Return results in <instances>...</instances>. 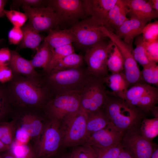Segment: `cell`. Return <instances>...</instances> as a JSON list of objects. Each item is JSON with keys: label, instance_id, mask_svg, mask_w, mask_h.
I'll use <instances>...</instances> for the list:
<instances>
[{"label": "cell", "instance_id": "9c48e42d", "mask_svg": "<svg viewBox=\"0 0 158 158\" xmlns=\"http://www.w3.org/2000/svg\"><path fill=\"white\" fill-rule=\"evenodd\" d=\"M101 26L90 18L78 21L69 29L75 37L76 45L87 50L109 39L100 30Z\"/></svg>", "mask_w": 158, "mask_h": 158}, {"label": "cell", "instance_id": "2e32d148", "mask_svg": "<svg viewBox=\"0 0 158 158\" xmlns=\"http://www.w3.org/2000/svg\"><path fill=\"white\" fill-rule=\"evenodd\" d=\"M118 0H84L83 2L86 15L101 25L104 26L110 10Z\"/></svg>", "mask_w": 158, "mask_h": 158}, {"label": "cell", "instance_id": "d6986e66", "mask_svg": "<svg viewBox=\"0 0 158 158\" xmlns=\"http://www.w3.org/2000/svg\"><path fill=\"white\" fill-rule=\"evenodd\" d=\"M158 100V90L144 89L138 92L133 99L128 102L146 114L151 112L156 107Z\"/></svg>", "mask_w": 158, "mask_h": 158}, {"label": "cell", "instance_id": "30bf717a", "mask_svg": "<svg viewBox=\"0 0 158 158\" xmlns=\"http://www.w3.org/2000/svg\"><path fill=\"white\" fill-rule=\"evenodd\" d=\"M100 29L117 46L120 51L123 61L124 73L130 85H133L142 81L141 71L133 55V47L127 44L104 26H101Z\"/></svg>", "mask_w": 158, "mask_h": 158}, {"label": "cell", "instance_id": "ba28073f", "mask_svg": "<svg viewBox=\"0 0 158 158\" xmlns=\"http://www.w3.org/2000/svg\"><path fill=\"white\" fill-rule=\"evenodd\" d=\"M108 39L87 49L83 57L88 70L94 75L104 77L109 75L107 61L115 44Z\"/></svg>", "mask_w": 158, "mask_h": 158}, {"label": "cell", "instance_id": "4dcf8cb0", "mask_svg": "<svg viewBox=\"0 0 158 158\" xmlns=\"http://www.w3.org/2000/svg\"><path fill=\"white\" fill-rule=\"evenodd\" d=\"M141 71L142 80L149 84L158 86V66L157 63L150 61L148 64L142 66Z\"/></svg>", "mask_w": 158, "mask_h": 158}, {"label": "cell", "instance_id": "d4e9b609", "mask_svg": "<svg viewBox=\"0 0 158 158\" xmlns=\"http://www.w3.org/2000/svg\"><path fill=\"white\" fill-rule=\"evenodd\" d=\"M21 28L23 33V37L20 42V47L37 50L41 42L44 41V37L41 36L29 23Z\"/></svg>", "mask_w": 158, "mask_h": 158}, {"label": "cell", "instance_id": "bcb514c9", "mask_svg": "<svg viewBox=\"0 0 158 158\" xmlns=\"http://www.w3.org/2000/svg\"><path fill=\"white\" fill-rule=\"evenodd\" d=\"M116 158H133V157L128 152L123 149Z\"/></svg>", "mask_w": 158, "mask_h": 158}, {"label": "cell", "instance_id": "e575fe53", "mask_svg": "<svg viewBox=\"0 0 158 158\" xmlns=\"http://www.w3.org/2000/svg\"><path fill=\"white\" fill-rule=\"evenodd\" d=\"M135 44L136 47L133 50V53L135 60L142 66L148 64L150 61L146 54L142 36L139 35L136 37Z\"/></svg>", "mask_w": 158, "mask_h": 158}, {"label": "cell", "instance_id": "cb8c5ba5", "mask_svg": "<svg viewBox=\"0 0 158 158\" xmlns=\"http://www.w3.org/2000/svg\"><path fill=\"white\" fill-rule=\"evenodd\" d=\"M110 122L102 109L88 114L86 140L92 134L104 128Z\"/></svg>", "mask_w": 158, "mask_h": 158}, {"label": "cell", "instance_id": "ee69618b", "mask_svg": "<svg viewBox=\"0 0 158 158\" xmlns=\"http://www.w3.org/2000/svg\"><path fill=\"white\" fill-rule=\"evenodd\" d=\"M31 138L27 133L16 127L13 143L20 145L27 144Z\"/></svg>", "mask_w": 158, "mask_h": 158}, {"label": "cell", "instance_id": "1f68e13d", "mask_svg": "<svg viewBox=\"0 0 158 158\" xmlns=\"http://www.w3.org/2000/svg\"><path fill=\"white\" fill-rule=\"evenodd\" d=\"M75 52L74 48L72 44L55 49L50 61L46 72L51 71L57 63L66 56Z\"/></svg>", "mask_w": 158, "mask_h": 158}, {"label": "cell", "instance_id": "484cf974", "mask_svg": "<svg viewBox=\"0 0 158 158\" xmlns=\"http://www.w3.org/2000/svg\"><path fill=\"white\" fill-rule=\"evenodd\" d=\"M36 53L30 61L33 67L42 68L46 71L50 61L53 54V50L44 41L40 45Z\"/></svg>", "mask_w": 158, "mask_h": 158}, {"label": "cell", "instance_id": "6da1fadb", "mask_svg": "<svg viewBox=\"0 0 158 158\" xmlns=\"http://www.w3.org/2000/svg\"><path fill=\"white\" fill-rule=\"evenodd\" d=\"M4 85L13 109H41L53 98L42 72L31 76L13 74Z\"/></svg>", "mask_w": 158, "mask_h": 158}, {"label": "cell", "instance_id": "5bb4252c", "mask_svg": "<svg viewBox=\"0 0 158 158\" xmlns=\"http://www.w3.org/2000/svg\"><path fill=\"white\" fill-rule=\"evenodd\" d=\"M123 149L133 158H151L157 145L144 138L140 130L127 132L123 135Z\"/></svg>", "mask_w": 158, "mask_h": 158}, {"label": "cell", "instance_id": "f1b7e54d", "mask_svg": "<svg viewBox=\"0 0 158 158\" xmlns=\"http://www.w3.org/2000/svg\"><path fill=\"white\" fill-rule=\"evenodd\" d=\"M108 71L111 74L120 73L124 70L123 59L118 48L115 44L107 61Z\"/></svg>", "mask_w": 158, "mask_h": 158}, {"label": "cell", "instance_id": "d590c367", "mask_svg": "<svg viewBox=\"0 0 158 158\" xmlns=\"http://www.w3.org/2000/svg\"><path fill=\"white\" fill-rule=\"evenodd\" d=\"M9 151L15 158H36L33 150L28 145L13 143Z\"/></svg>", "mask_w": 158, "mask_h": 158}, {"label": "cell", "instance_id": "ac0fdd59", "mask_svg": "<svg viewBox=\"0 0 158 158\" xmlns=\"http://www.w3.org/2000/svg\"><path fill=\"white\" fill-rule=\"evenodd\" d=\"M146 24L136 18L130 17L125 21L114 33L127 44L133 47L134 39L142 33Z\"/></svg>", "mask_w": 158, "mask_h": 158}, {"label": "cell", "instance_id": "52a82bcc", "mask_svg": "<svg viewBox=\"0 0 158 158\" xmlns=\"http://www.w3.org/2000/svg\"><path fill=\"white\" fill-rule=\"evenodd\" d=\"M104 77L93 75L80 93V107L87 114L102 108L107 97Z\"/></svg>", "mask_w": 158, "mask_h": 158}, {"label": "cell", "instance_id": "7c38bea8", "mask_svg": "<svg viewBox=\"0 0 158 158\" xmlns=\"http://www.w3.org/2000/svg\"><path fill=\"white\" fill-rule=\"evenodd\" d=\"M22 8L28 17L29 23L39 32H49L60 24L54 9L50 6L34 8L23 6Z\"/></svg>", "mask_w": 158, "mask_h": 158}, {"label": "cell", "instance_id": "ffe728a7", "mask_svg": "<svg viewBox=\"0 0 158 158\" xmlns=\"http://www.w3.org/2000/svg\"><path fill=\"white\" fill-rule=\"evenodd\" d=\"M128 9L125 0H118L110 10L107 23L104 26L108 30L114 33L126 20Z\"/></svg>", "mask_w": 158, "mask_h": 158}, {"label": "cell", "instance_id": "83f0119b", "mask_svg": "<svg viewBox=\"0 0 158 158\" xmlns=\"http://www.w3.org/2000/svg\"><path fill=\"white\" fill-rule=\"evenodd\" d=\"M140 131L144 138L152 141L158 135V117L144 118L141 121Z\"/></svg>", "mask_w": 158, "mask_h": 158}, {"label": "cell", "instance_id": "603a6c76", "mask_svg": "<svg viewBox=\"0 0 158 158\" xmlns=\"http://www.w3.org/2000/svg\"><path fill=\"white\" fill-rule=\"evenodd\" d=\"M11 59L8 66L13 74L31 76L39 73L33 67L30 60L23 57L16 51H11Z\"/></svg>", "mask_w": 158, "mask_h": 158}, {"label": "cell", "instance_id": "7dc6e473", "mask_svg": "<svg viewBox=\"0 0 158 158\" xmlns=\"http://www.w3.org/2000/svg\"><path fill=\"white\" fill-rule=\"evenodd\" d=\"M6 1L0 0V18L3 17L5 15L4 7Z\"/></svg>", "mask_w": 158, "mask_h": 158}, {"label": "cell", "instance_id": "44dd1931", "mask_svg": "<svg viewBox=\"0 0 158 158\" xmlns=\"http://www.w3.org/2000/svg\"><path fill=\"white\" fill-rule=\"evenodd\" d=\"M44 41L53 51L56 48L75 42L74 36L69 29L60 30L57 28L49 30Z\"/></svg>", "mask_w": 158, "mask_h": 158}, {"label": "cell", "instance_id": "9a60e30c", "mask_svg": "<svg viewBox=\"0 0 158 158\" xmlns=\"http://www.w3.org/2000/svg\"><path fill=\"white\" fill-rule=\"evenodd\" d=\"M122 136V134L110 122L104 128L90 135L83 145L100 148H106L121 142Z\"/></svg>", "mask_w": 158, "mask_h": 158}, {"label": "cell", "instance_id": "8992f818", "mask_svg": "<svg viewBox=\"0 0 158 158\" xmlns=\"http://www.w3.org/2000/svg\"><path fill=\"white\" fill-rule=\"evenodd\" d=\"M80 108V93L72 92L54 97L41 109L49 119L61 123Z\"/></svg>", "mask_w": 158, "mask_h": 158}, {"label": "cell", "instance_id": "816d5d0a", "mask_svg": "<svg viewBox=\"0 0 158 158\" xmlns=\"http://www.w3.org/2000/svg\"><path fill=\"white\" fill-rule=\"evenodd\" d=\"M151 158H158V149L156 148L153 151Z\"/></svg>", "mask_w": 158, "mask_h": 158}, {"label": "cell", "instance_id": "681fc988", "mask_svg": "<svg viewBox=\"0 0 158 158\" xmlns=\"http://www.w3.org/2000/svg\"><path fill=\"white\" fill-rule=\"evenodd\" d=\"M10 148V146L5 145L0 141V152L7 151Z\"/></svg>", "mask_w": 158, "mask_h": 158}, {"label": "cell", "instance_id": "836d02e7", "mask_svg": "<svg viewBox=\"0 0 158 158\" xmlns=\"http://www.w3.org/2000/svg\"><path fill=\"white\" fill-rule=\"evenodd\" d=\"M92 147L97 158H116L123 149L122 142L104 148Z\"/></svg>", "mask_w": 158, "mask_h": 158}, {"label": "cell", "instance_id": "277c9868", "mask_svg": "<svg viewBox=\"0 0 158 158\" xmlns=\"http://www.w3.org/2000/svg\"><path fill=\"white\" fill-rule=\"evenodd\" d=\"M87 114L80 107L76 112L61 123V147H68L83 145L86 139Z\"/></svg>", "mask_w": 158, "mask_h": 158}, {"label": "cell", "instance_id": "8d00e7d4", "mask_svg": "<svg viewBox=\"0 0 158 158\" xmlns=\"http://www.w3.org/2000/svg\"><path fill=\"white\" fill-rule=\"evenodd\" d=\"M4 13L5 15L14 26L21 28L28 19L27 15L25 13L14 10H4Z\"/></svg>", "mask_w": 158, "mask_h": 158}, {"label": "cell", "instance_id": "8fae6325", "mask_svg": "<svg viewBox=\"0 0 158 158\" xmlns=\"http://www.w3.org/2000/svg\"><path fill=\"white\" fill-rule=\"evenodd\" d=\"M41 109L34 108L13 109L16 127L31 138L36 140L42 133L45 124L39 111Z\"/></svg>", "mask_w": 158, "mask_h": 158}, {"label": "cell", "instance_id": "f35d334b", "mask_svg": "<svg viewBox=\"0 0 158 158\" xmlns=\"http://www.w3.org/2000/svg\"><path fill=\"white\" fill-rule=\"evenodd\" d=\"M146 56L149 61L158 62V40L151 42L144 41Z\"/></svg>", "mask_w": 158, "mask_h": 158}, {"label": "cell", "instance_id": "ab89813d", "mask_svg": "<svg viewBox=\"0 0 158 158\" xmlns=\"http://www.w3.org/2000/svg\"><path fill=\"white\" fill-rule=\"evenodd\" d=\"M72 151L77 158H97L94 149L90 145H82L75 148Z\"/></svg>", "mask_w": 158, "mask_h": 158}, {"label": "cell", "instance_id": "11a10c76", "mask_svg": "<svg viewBox=\"0 0 158 158\" xmlns=\"http://www.w3.org/2000/svg\"><path fill=\"white\" fill-rule=\"evenodd\" d=\"M0 158H2L1 155L0 154Z\"/></svg>", "mask_w": 158, "mask_h": 158}, {"label": "cell", "instance_id": "7a4b0ae2", "mask_svg": "<svg viewBox=\"0 0 158 158\" xmlns=\"http://www.w3.org/2000/svg\"><path fill=\"white\" fill-rule=\"evenodd\" d=\"M116 129L123 135L127 132L140 130L146 114L125 100L110 93L102 109Z\"/></svg>", "mask_w": 158, "mask_h": 158}, {"label": "cell", "instance_id": "f6af8a7d", "mask_svg": "<svg viewBox=\"0 0 158 158\" xmlns=\"http://www.w3.org/2000/svg\"><path fill=\"white\" fill-rule=\"evenodd\" d=\"M11 51L7 48L0 49V66H8L11 59Z\"/></svg>", "mask_w": 158, "mask_h": 158}, {"label": "cell", "instance_id": "b9f144b4", "mask_svg": "<svg viewBox=\"0 0 158 158\" xmlns=\"http://www.w3.org/2000/svg\"><path fill=\"white\" fill-rule=\"evenodd\" d=\"M47 1L42 0H16L13 2L14 5L26 6L34 8L45 7L42 6Z\"/></svg>", "mask_w": 158, "mask_h": 158}, {"label": "cell", "instance_id": "60d3db41", "mask_svg": "<svg viewBox=\"0 0 158 158\" xmlns=\"http://www.w3.org/2000/svg\"><path fill=\"white\" fill-rule=\"evenodd\" d=\"M23 37L21 28L13 26L8 33V42L10 44H18L20 43Z\"/></svg>", "mask_w": 158, "mask_h": 158}, {"label": "cell", "instance_id": "f5cc1de1", "mask_svg": "<svg viewBox=\"0 0 158 158\" xmlns=\"http://www.w3.org/2000/svg\"><path fill=\"white\" fill-rule=\"evenodd\" d=\"M70 158H77L73 151L70 154Z\"/></svg>", "mask_w": 158, "mask_h": 158}, {"label": "cell", "instance_id": "c3c4849f", "mask_svg": "<svg viewBox=\"0 0 158 158\" xmlns=\"http://www.w3.org/2000/svg\"><path fill=\"white\" fill-rule=\"evenodd\" d=\"M151 8L153 9L158 11V0H148Z\"/></svg>", "mask_w": 158, "mask_h": 158}, {"label": "cell", "instance_id": "4316f807", "mask_svg": "<svg viewBox=\"0 0 158 158\" xmlns=\"http://www.w3.org/2000/svg\"><path fill=\"white\" fill-rule=\"evenodd\" d=\"M84 61L82 55L74 52L59 61L51 70H62L79 68L83 66Z\"/></svg>", "mask_w": 158, "mask_h": 158}, {"label": "cell", "instance_id": "3957f363", "mask_svg": "<svg viewBox=\"0 0 158 158\" xmlns=\"http://www.w3.org/2000/svg\"><path fill=\"white\" fill-rule=\"evenodd\" d=\"M53 97L72 92L80 93L93 75L87 67L42 72Z\"/></svg>", "mask_w": 158, "mask_h": 158}, {"label": "cell", "instance_id": "74e56055", "mask_svg": "<svg viewBox=\"0 0 158 158\" xmlns=\"http://www.w3.org/2000/svg\"><path fill=\"white\" fill-rule=\"evenodd\" d=\"M144 41L150 42L158 40V21L156 20L146 24L142 32Z\"/></svg>", "mask_w": 158, "mask_h": 158}, {"label": "cell", "instance_id": "7402d4cb", "mask_svg": "<svg viewBox=\"0 0 158 158\" xmlns=\"http://www.w3.org/2000/svg\"><path fill=\"white\" fill-rule=\"evenodd\" d=\"M104 80L111 90L109 92L122 99L130 85L123 72L109 74L104 77Z\"/></svg>", "mask_w": 158, "mask_h": 158}, {"label": "cell", "instance_id": "e0dca14e", "mask_svg": "<svg viewBox=\"0 0 158 158\" xmlns=\"http://www.w3.org/2000/svg\"><path fill=\"white\" fill-rule=\"evenodd\" d=\"M130 17L136 18L147 24L158 17V11L153 9L148 1L125 0Z\"/></svg>", "mask_w": 158, "mask_h": 158}, {"label": "cell", "instance_id": "5b68a950", "mask_svg": "<svg viewBox=\"0 0 158 158\" xmlns=\"http://www.w3.org/2000/svg\"><path fill=\"white\" fill-rule=\"evenodd\" d=\"M62 143L61 123L49 119L36 140L33 150L36 158H49L55 154Z\"/></svg>", "mask_w": 158, "mask_h": 158}, {"label": "cell", "instance_id": "7bdbcfd3", "mask_svg": "<svg viewBox=\"0 0 158 158\" xmlns=\"http://www.w3.org/2000/svg\"><path fill=\"white\" fill-rule=\"evenodd\" d=\"M13 73L8 66H0V83L4 84L12 79Z\"/></svg>", "mask_w": 158, "mask_h": 158}, {"label": "cell", "instance_id": "f546056e", "mask_svg": "<svg viewBox=\"0 0 158 158\" xmlns=\"http://www.w3.org/2000/svg\"><path fill=\"white\" fill-rule=\"evenodd\" d=\"M16 128V124L13 119L10 122H0V141L10 146L14 141Z\"/></svg>", "mask_w": 158, "mask_h": 158}, {"label": "cell", "instance_id": "db71d44e", "mask_svg": "<svg viewBox=\"0 0 158 158\" xmlns=\"http://www.w3.org/2000/svg\"><path fill=\"white\" fill-rule=\"evenodd\" d=\"M58 158H70V154L68 155L63 156Z\"/></svg>", "mask_w": 158, "mask_h": 158}, {"label": "cell", "instance_id": "4fadbf2b", "mask_svg": "<svg viewBox=\"0 0 158 158\" xmlns=\"http://www.w3.org/2000/svg\"><path fill=\"white\" fill-rule=\"evenodd\" d=\"M47 6L52 7L56 13L60 24L73 25L86 15L83 0H51L47 1Z\"/></svg>", "mask_w": 158, "mask_h": 158}, {"label": "cell", "instance_id": "d6a6232c", "mask_svg": "<svg viewBox=\"0 0 158 158\" xmlns=\"http://www.w3.org/2000/svg\"><path fill=\"white\" fill-rule=\"evenodd\" d=\"M13 108L4 84L0 83V121L9 114Z\"/></svg>", "mask_w": 158, "mask_h": 158}, {"label": "cell", "instance_id": "f907efd6", "mask_svg": "<svg viewBox=\"0 0 158 158\" xmlns=\"http://www.w3.org/2000/svg\"><path fill=\"white\" fill-rule=\"evenodd\" d=\"M6 152L1 155L2 158H15L9 150Z\"/></svg>", "mask_w": 158, "mask_h": 158}]
</instances>
